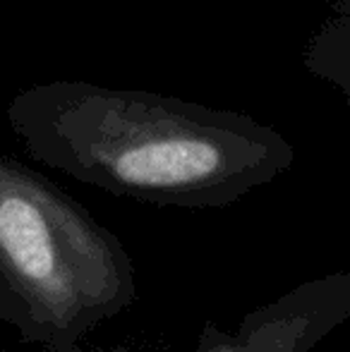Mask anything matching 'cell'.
<instances>
[{"label":"cell","instance_id":"1","mask_svg":"<svg viewBox=\"0 0 350 352\" xmlns=\"http://www.w3.org/2000/svg\"><path fill=\"white\" fill-rule=\"evenodd\" d=\"M29 156L116 197L175 209H221L285 173L295 151L238 113L56 79L10 101Z\"/></svg>","mask_w":350,"mask_h":352},{"label":"cell","instance_id":"2","mask_svg":"<svg viewBox=\"0 0 350 352\" xmlns=\"http://www.w3.org/2000/svg\"><path fill=\"white\" fill-rule=\"evenodd\" d=\"M0 274L19 309V336L48 352L82 343L135 305L122 240L70 195L0 153Z\"/></svg>","mask_w":350,"mask_h":352},{"label":"cell","instance_id":"3","mask_svg":"<svg viewBox=\"0 0 350 352\" xmlns=\"http://www.w3.org/2000/svg\"><path fill=\"white\" fill-rule=\"evenodd\" d=\"M348 319L350 271H336L254 307L235 331L209 321L187 352H312Z\"/></svg>","mask_w":350,"mask_h":352},{"label":"cell","instance_id":"4","mask_svg":"<svg viewBox=\"0 0 350 352\" xmlns=\"http://www.w3.org/2000/svg\"><path fill=\"white\" fill-rule=\"evenodd\" d=\"M0 319L12 324L14 329L19 326V309H17V302H14L12 292H10L8 283H5L3 274H0Z\"/></svg>","mask_w":350,"mask_h":352}]
</instances>
